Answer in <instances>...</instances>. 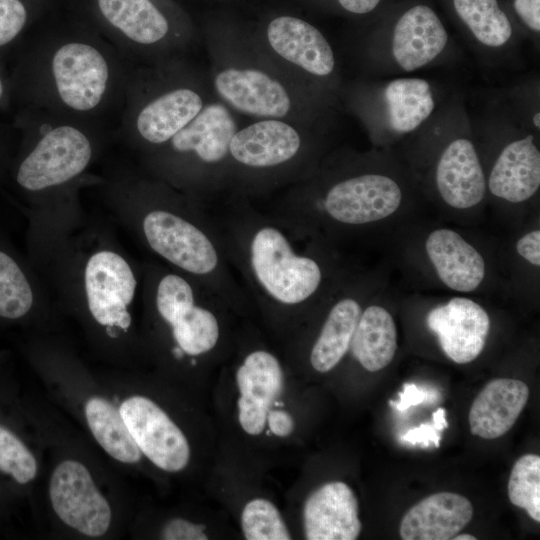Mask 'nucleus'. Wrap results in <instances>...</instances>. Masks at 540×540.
Returning <instances> with one entry per match:
<instances>
[{"label":"nucleus","instance_id":"23","mask_svg":"<svg viewBox=\"0 0 540 540\" xmlns=\"http://www.w3.org/2000/svg\"><path fill=\"white\" fill-rule=\"evenodd\" d=\"M43 296L48 293L30 262L0 232V321L27 319Z\"/></svg>","mask_w":540,"mask_h":540},{"label":"nucleus","instance_id":"8","mask_svg":"<svg viewBox=\"0 0 540 540\" xmlns=\"http://www.w3.org/2000/svg\"><path fill=\"white\" fill-rule=\"evenodd\" d=\"M257 39L311 93L313 82L329 78L335 72L336 58L330 43L318 28L301 18L277 16Z\"/></svg>","mask_w":540,"mask_h":540},{"label":"nucleus","instance_id":"36","mask_svg":"<svg viewBox=\"0 0 540 540\" xmlns=\"http://www.w3.org/2000/svg\"><path fill=\"white\" fill-rule=\"evenodd\" d=\"M441 430L442 429L434 422L430 424H421L419 427L407 431L401 439L411 444H424L426 446L430 443H434L436 447H439V431Z\"/></svg>","mask_w":540,"mask_h":540},{"label":"nucleus","instance_id":"33","mask_svg":"<svg viewBox=\"0 0 540 540\" xmlns=\"http://www.w3.org/2000/svg\"><path fill=\"white\" fill-rule=\"evenodd\" d=\"M26 20L27 11L20 0H0V46L12 41Z\"/></svg>","mask_w":540,"mask_h":540},{"label":"nucleus","instance_id":"12","mask_svg":"<svg viewBox=\"0 0 540 540\" xmlns=\"http://www.w3.org/2000/svg\"><path fill=\"white\" fill-rule=\"evenodd\" d=\"M426 323L444 354L458 364L472 362L481 354L490 331L486 310L467 297H453L434 307Z\"/></svg>","mask_w":540,"mask_h":540},{"label":"nucleus","instance_id":"30","mask_svg":"<svg viewBox=\"0 0 540 540\" xmlns=\"http://www.w3.org/2000/svg\"><path fill=\"white\" fill-rule=\"evenodd\" d=\"M508 497L513 505L540 522L539 455L525 454L515 462L508 481Z\"/></svg>","mask_w":540,"mask_h":540},{"label":"nucleus","instance_id":"22","mask_svg":"<svg viewBox=\"0 0 540 540\" xmlns=\"http://www.w3.org/2000/svg\"><path fill=\"white\" fill-rule=\"evenodd\" d=\"M540 186V152L528 135L506 145L488 179L492 195L511 203L530 199Z\"/></svg>","mask_w":540,"mask_h":540},{"label":"nucleus","instance_id":"20","mask_svg":"<svg viewBox=\"0 0 540 540\" xmlns=\"http://www.w3.org/2000/svg\"><path fill=\"white\" fill-rule=\"evenodd\" d=\"M529 398L528 386L512 378H496L488 382L474 399L469 411L473 435L496 439L515 424Z\"/></svg>","mask_w":540,"mask_h":540},{"label":"nucleus","instance_id":"27","mask_svg":"<svg viewBox=\"0 0 540 540\" xmlns=\"http://www.w3.org/2000/svg\"><path fill=\"white\" fill-rule=\"evenodd\" d=\"M103 16L129 39L155 44L166 37V17L150 0H98Z\"/></svg>","mask_w":540,"mask_h":540},{"label":"nucleus","instance_id":"31","mask_svg":"<svg viewBox=\"0 0 540 540\" xmlns=\"http://www.w3.org/2000/svg\"><path fill=\"white\" fill-rule=\"evenodd\" d=\"M37 471V460L25 442L0 422V472L24 486L35 479Z\"/></svg>","mask_w":540,"mask_h":540},{"label":"nucleus","instance_id":"26","mask_svg":"<svg viewBox=\"0 0 540 540\" xmlns=\"http://www.w3.org/2000/svg\"><path fill=\"white\" fill-rule=\"evenodd\" d=\"M388 121L399 133L418 128L433 112L434 97L429 82L421 78H398L384 90Z\"/></svg>","mask_w":540,"mask_h":540},{"label":"nucleus","instance_id":"35","mask_svg":"<svg viewBox=\"0 0 540 540\" xmlns=\"http://www.w3.org/2000/svg\"><path fill=\"white\" fill-rule=\"evenodd\" d=\"M517 253L530 264L540 266V231H529L522 235L516 243Z\"/></svg>","mask_w":540,"mask_h":540},{"label":"nucleus","instance_id":"44","mask_svg":"<svg viewBox=\"0 0 540 540\" xmlns=\"http://www.w3.org/2000/svg\"><path fill=\"white\" fill-rule=\"evenodd\" d=\"M3 90H4V88H3V83H2V80H1V78H0V98L2 97Z\"/></svg>","mask_w":540,"mask_h":540},{"label":"nucleus","instance_id":"28","mask_svg":"<svg viewBox=\"0 0 540 540\" xmlns=\"http://www.w3.org/2000/svg\"><path fill=\"white\" fill-rule=\"evenodd\" d=\"M87 424L100 446L122 463H137L141 451L134 441L119 410L101 397H92L85 404Z\"/></svg>","mask_w":540,"mask_h":540},{"label":"nucleus","instance_id":"13","mask_svg":"<svg viewBox=\"0 0 540 540\" xmlns=\"http://www.w3.org/2000/svg\"><path fill=\"white\" fill-rule=\"evenodd\" d=\"M52 69L62 101L86 111L101 100L108 80V66L101 53L83 43H69L55 53Z\"/></svg>","mask_w":540,"mask_h":540},{"label":"nucleus","instance_id":"7","mask_svg":"<svg viewBox=\"0 0 540 540\" xmlns=\"http://www.w3.org/2000/svg\"><path fill=\"white\" fill-rule=\"evenodd\" d=\"M240 126L239 116L213 95L192 121L164 143L183 166L179 184L185 195L207 207L226 193L229 144Z\"/></svg>","mask_w":540,"mask_h":540},{"label":"nucleus","instance_id":"10","mask_svg":"<svg viewBox=\"0 0 540 540\" xmlns=\"http://www.w3.org/2000/svg\"><path fill=\"white\" fill-rule=\"evenodd\" d=\"M49 497L59 519L79 533L99 537L111 524L112 512L87 467L76 460H65L54 469Z\"/></svg>","mask_w":540,"mask_h":540},{"label":"nucleus","instance_id":"3","mask_svg":"<svg viewBox=\"0 0 540 540\" xmlns=\"http://www.w3.org/2000/svg\"><path fill=\"white\" fill-rule=\"evenodd\" d=\"M113 213L156 261L198 281L230 308L248 305L206 206L185 194L159 195Z\"/></svg>","mask_w":540,"mask_h":540},{"label":"nucleus","instance_id":"32","mask_svg":"<svg viewBox=\"0 0 540 540\" xmlns=\"http://www.w3.org/2000/svg\"><path fill=\"white\" fill-rule=\"evenodd\" d=\"M247 540H290L291 535L277 507L267 499L249 501L241 514Z\"/></svg>","mask_w":540,"mask_h":540},{"label":"nucleus","instance_id":"14","mask_svg":"<svg viewBox=\"0 0 540 540\" xmlns=\"http://www.w3.org/2000/svg\"><path fill=\"white\" fill-rule=\"evenodd\" d=\"M284 375L278 358L271 352L257 349L249 352L236 371L240 391L238 419L250 435L260 434L267 414L283 389Z\"/></svg>","mask_w":540,"mask_h":540},{"label":"nucleus","instance_id":"43","mask_svg":"<svg viewBox=\"0 0 540 540\" xmlns=\"http://www.w3.org/2000/svg\"><path fill=\"white\" fill-rule=\"evenodd\" d=\"M533 124L535 127L539 128L540 127V113L539 112H536L533 116Z\"/></svg>","mask_w":540,"mask_h":540},{"label":"nucleus","instance_id":"4","mask_svg":"<svg viewBox=\"0 0 540 540\" xmlns=\"http://www.w3.org/2000/svg\"><path fill=\"white\" fill-rule=\"evenodd\" d=\"M208 44L212 93L236 115L311 128L313 93L275 61L257 37L213 35Z\"/></svg>","mask_w":540,"mask_h":540},{"label":"nucleus","instance_id":"19","mask_svg":"<svg viewBox=\"0 0 540 540\" xmlns=\"http://www.w3.org/2000/svg\"><path fill=\"white\" fill-rule=\"evenodd\" d=\"M448 33L428 6L416 5L397 21L392 36V55L405 71L424 67L445 49Z\"/></svg>","mask_w":540,"mask_h":540},{"label":"nucleus","instance_id":"24","mask_svg":"<svg viewBox=\"0 0 540 540\" xmlns=\"http://www.w3.org/2000/svg\"><path fill=\"white\" fill-rule=\"evenodd\" d=\"M342 294L330 306L310 350V364L320 373L335 368L349 351L363 309L353 293Z\"/></svg>","mask_w":540,"mask_h":540},{"label":"nucleus","instance_id":"21","mask_svg":"<svg viewBox=\"0 0 540 540\" xmlns=\"http://www.w3.org/2000/svg\"><path fill=\"white\" fill-rule=\"evenodd\" d=\"M211 97L189 86L163 92L142 108L137 130L147 143L160 146L192 121Z\"/></svg>","mask_w":540,"mask_h":540},{"label":"nucleus","instance_id":"38","mask_svg":"<svg viewBox=\"0 0 540 540\" xmlns=\"http://www.w3.org/2000/svg\"><path fill=\"white\" fill-rule=\"evenodd\" d=\"M266 423H268L270 431L280 437H286L294 430V420L284 410H269Z\"/></svg>","mask_w":540,"mask_h":540},{"label":"nucleus","instance_id":"29","mask_svg":"<svg viewBox=\"0 0 540 540\" xmlns=\"http://www.w3.org/2000/svg\"><path fill=\"white\" fill-rule=\"evenodd\" d=\"M456 13L475 38L489 47H501L512 36V26L497 0H453Z\"/></svg>","mask_w":540,"mask_h":540},{"label":"nucleus","instance_id":"5","mask_svg":"<svg viewBox=\"0 0 540 540\" xmlns=\"http://www.w3.org/2000/svg\"><path fill=\"white\" fill-rule=\"evenodd\" d=\"M310 129L279 119L240 126L229 144L227 196L251 200L308 176L315 151Z\"/></svg>","mask_w":540,"mask_h":540},{"label":"nucleus","instance_id":"17","mask_svg":"<svg viewBox=\"0 0 540 540\" xmlns=\"http://www.w3.org/2000/svg\"><path fill=\"white\" fill-rule=\"evenodd\" d=\"M473 517V506L463 495L439 492L413 505L402 517L399 534L403 540H450Z\"/></svg>","mask_w":540,"mask_h":540},{"label":"nucleus","instance_id":"15","mask_svg":"<svg viewBox=\"0 0 540 540\" xmlns=\"http://www.w3.org/2000/svg\"><path fill=\"white\" fill-rule=\"evenodd\" d=\"M303 526L308 540H355L362 524L358 500L342 481H332L314 490L303 508Z\"/></svg>","mask_w":540,"mask_h":540},{"label":"nucleus","instance_id":"6","mask_svg":"<svg viewBox=\"0 0 540 540\" xmlns=\"http://www.w3.org/2000/svg\"><path fill=\"white\" fill-rule=\"evenodd\" d=\"M142 264L143 304L168 330L172 356L190 357L196 365L195 358L213 351L220 341L216 307L225 303L198 281L156 260Z\"/></svg>","mask_w":540,"mask_h":540},{"label":"nucleus","instance_id":"11","mask_svg":"<svg viewBox=\"0 0 540 540\" xmlns=\"http://www.w3.org/2000/svg\"><path fill=\"white\" fill-rule=\"evenodd\" d=\"M134 441L153 464L164 471L184 469L190 459L188 441L179 427L151 399L135 395L119 408Z\"/></svg>","mask_w":540,"mask_h":540},{"label":"nucleus","instance_id":"39","mask_svg":"<svg viewBox=\"0 0 540 540\" xmlns=\"http://www.w3.org/2000/svg\"><path fill=\"white\" fill-rule=\"evenodd\" d=\"M425 391L419 389L412 383H406L403 386V391L399 394L398 402H391L400 411H404L410 406L417 405L425 399Z\"/></svg>","mask_w":540,"mask_h":540},{"label":"nucleus","instance_id":"18","mask_svg":"<svg viewBox=\"0 0 540 540\" xmlns=\"http://www.w3.org/2000/svg\"><path fill=\"white\" fill-rule=\"evenodd\" d=\"M425 249L438 278L448 288L469 293L483 282L486 275L484 258L458 232L448 228L430 232Z\"/></svg>","mask_w":540,"mask_h":540},{"label":"nucleus","instance_id":"37","mask_svg":"<svg viewBox=\"0 0 540 540\" xmlns=\"http://www.w3.org/2000/svg\"><path fill=\"white\" fill-rule=\"evenodd\" d=\"M514 8L528 28L540 31V0H514Z\"/></svg>","mask_w":540,"mask_h":540},{"label":"nucleus","instance_id":"40","mask_svg":"<svg viewBox=\"0 0 540 540\" xmlns=\"http://www.w3.org/2000/svg\"><path fill=\"white\" fill-rule=\"evenodd\" d=\"M381 0H338L343 9L354 14H366L376 8Z\"/></svg>","mask_w":540,"mask_h":540},{"label":"nucleus","instance_id":"1","mask_svg":"<svg viewBox=\"0 0 540 540\" xmlns=\"http://www.w3.org/2000/svg\"><path fill=\"white\" fill-rule=\"evenodd\" d=\"M28 214L29 262L47 293L83 310L109 339L129 333L143 264L82 212Z\"/></svg>","mask_w":540,"mask_h":540},{"label":"nucleus","instance_id":"34","mask_svg":"<svg viewBox=\"0 0 540 540\" xmlns=\"http://www.w3.org/2000/svg\"><path fill=\"white\" fill-rule=\"evenodd\" d=\"M204 531V525L195 524L182 518H175L164 525L161 538L166 540H205L208 537Z\"/></svg>","mask_w":540,"mask_h":540},{"label":"nucleus","instance_id":"25","mask_svg":"<svg viewBox=\"0 0 540 540\" xmlns=\"http://www.w3.org/2000/svg\"><path fill=\"white\" fill-rule=\"evenodd\" d=\"M397 328L390 312L377 304L362 309L350 349L356 361L370 372L388 366L397 350Z\"/></svg>","mask_w":540,"mask_h":540},{"label":"nucleus","instance_id":"41","mask_svg":"<svg viewBox=\"0 0 540 540\" xmlns=\"http://www.w3.org/2000/svg\"><path fill=\"white\" fill-rule=\"evenodd\" d=\"M433 422L439 426L442 430L448 427V422L446 420V411L444 408H438L433 413Z\"/></svg>","mask_w":540,"mask_h":540},{"label":"nucleus","instance_id":"9","mask_svg":"<svg viewBox=\"0 0 540 540\" xmlns=\"http://www.w3.org/2000/svg\"><path fill=\"white\" fill-rule=\"evenodd\" d=\"M92 157L88 138L71 126L48 131L20 162L15 180L28 192L60 186L81 174Z\"/></svg>","mask_w":540,"mask_h":540},{"label":"nucleus","instance_id":"42","mask_svg":"<svg viewBox=\"0 0 540 540\" xmlns=\"http://www.w3.org/2000/svg\"><path fill=\"white\" fill-rule=\"evenodd\" d=\"M454 540H476L477 538L470 534H457L453 537Z\"/></svg>","mask_w":540,"mask_h":540},{"label":"nucleus","instance_id":"2","mask_svg":"<svg viewBox=\"0 0 540 540\" xmlns=\"http://www.w3.org/2000/svg\"><path fill=\"white\" fill-rule=\"evenodd\" d=\"M210 213L250 300L286 313L323 296L328 272L315 233L245 197L227 196Z\"/></svg>","mask_w":540,"mask_h":540},{"label":"nucleus","instance_id":"16","mask_svg":"<svg viewBox=\"0 0 540 540\" xmlns=\"http://www.w3.org/2000/svg\"><path fill=\"white\" fill-rule=\"evenodd\" d=\"M436 186L444 202L455 209H469L484 198L487 182L473 143L458 138L448 144L436 167Z\"/></svg>","mask_w":540,"mask_h":540}]
</instances>
